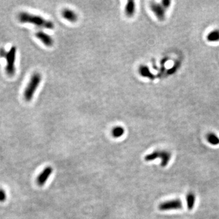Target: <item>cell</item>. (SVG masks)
<instances>
[{
  "mask_svg": "<svg viewBox=\"0 0 219 219\" xmlns=\"http://www.w3.org/2000/svg\"><path fill=\"white\" fill-rule=\"evenodd\" d=\"M186 202L188 210H192L195 203V195L193 192H189L188 194L186 196Z\"/></svg>",
  "mask_w": 219,
  "mask_h": 219,
  "instance_id": "11",
  "label": "cell"
},
{
  "mask_svg": "<svg viewBox=\"0 0 219 219\" xmlns=\"http://www.w3.org/2000/svg\"><path fill=\"white\" fill-rule=\"evenodd\" d=\"M53 171V169L51 167L48 166L46 167L43 171L40 173L37 178V184L40 186H43L47 183L48 178L51 176Z\"/></svg>",
  "mask_w": 219,
  "mask_h": 219,
  "instance_id": "6",
  "label": "cell"
},
{
  "mask_svg": "<svg viewBox=\"0 0 219 219\" xmlns=\"http://www.w3.org/2000/svg\"><path fill=\"white\" fill-rule=\"evenodd\" d=\"M183 208V203L180 199H173L160 203L158 209L162 211L180 210Z\"/></svg>",
  "mask_w": 219,
  "mask_h": 219,
  "instance_id": "5",
  "label": "cell"
},
{
  "mask_svg": "<svg viewBox=\"0 0 219 219\" xmlns=\"http://www.w3.org/2000/svg\"><path fill=\"white\" fill-rule=\"evenodd\" d=\"M135 12V4L134 1H129L125 7V13L128 17H132Z\"/></svg>",
  "mask_w": 219,
  "mask_h": 219,
  "instance_id": "10",
  "label": "cell"
},
{
  "mask_svg": "<svg viewBox=\"0 0 219 219\" xmlns=\"http://www.w3.org/2000/svg\"><path fill=\"white\" fill-rule=\"evenodd\" d=\"M151 9L155 15L160 21H162L165 19V10L162 5L157 3H152L150 5Z\"/></svg>",
  "mask_w": 219,
  "mask_h": 219,
  "instance_id": "7",
  "label": "cell"
},
{
  "mask_svg": "<svg viewBox=\"0 0 219 219\" xmlns=\"http://www.w3.org/2000/svg\"><path fill=\"white\" fill-rule=\"evenodd\" d=\"M171 3V2L170 1H163L162 2V6L164 9L167 8L169 7Z\"/></svg>",
  "mask_w": 219,
  "mask_h": 219,
  "instance_id": "18",
  "label": "cell"
},
{
  "mask_svg": "<svg viewBox=\"0 0 219 219\" xmlns=\"http://www.w3.org/2000/svg\"><path fill=\"white\" fill-rule=\"evenodd\" d=\"M17 56V48L14 46L10 49L8 52L6 60L7 65L6 67V71L8 74L10 76H13L15 74V60Z\"/></svg>",
  "mask_w": 219,
  "mask_h": 219,
  "instance_id": "4",
  "label": "cell"
},
{
  "mask_svg": "<svg viewBox=\"0 0 219 219\" xmlns=\"http://www.w3.org/2000/svg\"><path fill=\"white\" fill-rule=\"evenodd\" d=\"M7 54H8V52L4 48L0 49V57L2 58H6Z\"/></svg>",
  "mask_w": 219,
  "mask_h": 219,
  "instance_id": "17",
  "label": "cell"
},
{
  "mask_svg": "<svg viewBox=\"0 0 219 219\" xmlns=\"http://www.w3.org/2000/svg\"><path fill=\"white\" fill-rule=\"evenodd\" d=\"M139 73L142 76L148 77L149 79H153V75L150 72L148 67L145 66H141L139 69Z\"/></svg>",
  "mask_w": 219,
  "mask_h": 219,
  "instance_id": "13",
  "label": "cell"
},
{
  "mask_svg": "<svg viewBox=\"0 0 219 219\" xmlns=\"http://www.w3.org/2000/svg\"><path fill=\"white\" fill-rule=\"evenodd\" d=\"M206 139L208 143L212 145H217L219 144V138L216 134H212V133L208 134L206 136Z\"/></svg>",
  "mask_w": 219,
  "mask_h": 219,
  "instance_id": "14",
  "label": "cell"
},
{
  "mask_svg": "<svg viewBox=\"0 0 219 219\" xmlns=\"http://www.w3.org/2000/svg\"><path fill=\"white\" fill-rule=\"evenodd\" d=\"M62 17L68 21L74 23L77 21V15L72 10L65 9L62 12Z\"/></svg>",
  "mask_w": 219,
  "mask_h": 219,
  "instance_id": "9",
  "label": "cell"
},
{
  "mask_svg": "<svg viewBox=\"0 0 219 219\" xmlns=\"http://www.w3.org/2000/svg\"><path fill=\"white\" fill-rule=\"evenodd\" d=\"M171 153L165 150H156L152 153L147 154L145 156L144 160L145 162H152L157 158L162 160L161 166L162 167L167 166L171 159Z\"/></svg>",
  "mask_w": 219,
  "mask_h": 219,
  "instance_id": "3",
  "label": "cell"
},
{
  "mask_svg": "<svg viewBox=\"0 0 219 219\" xmlns=\"http://www.w3.org/2000/svg\"><path fill=\"white\" fill-rule=\"evenodd\" d=\"M6 199V194L3 189H0V201L3 202Z\"/></svg>",
  "mask_w": 219,
  "mask_h": 219,
  "instance_id": "16",
  "label": "cell"
},
{
  "mask_svg": "<svg viewBox=\"0 0 219 219\" xmlns=\"http://www.w3.org/2000/svg\"><path fill=\"white\" fill-rule=\"evenodd\" d=\"M41 81V76L38 73H34L31 76L23 93L24 98L26 101L29 102L33 99V97L38 88V86L40 85Z\"/></svg>",
  "mask_w": 219,
  "mask_h": 219,
  "instance_id": "2",
  "label": "cell"
},
{
  "mask_svg": "<svg viewBox=\"0 0 219 219\" xmlns=\"http://www.w3.org/2000/svg\"><path fill=\"white\" fill-rule=\"evenodd\" d=\"M125 132V130L123 127L116 126L114 127L112 130V134L114 138H121Z\"/></svg>",
  "mask_w": 219,
  "mask_h": 219,
  "instance_id": "12",
  "label": "cell"
},
{
  "mask_svg": "<svg viewBox=\"0 0 219 219\" xmlns=\"http://www.w3.org/2000/svg\"><path fill=\"white\" fill-rule=\"evenodd\" d=\"M36 36L46 47H51L53 45L54 40L49 35H48V34L43 31H38L37 32H36Z\"/></svg>",
  "mask_w": 219,
  "mask_h": 219,
  "instance_id": "8",
  "label": "cell"
},
{
  "mask_svg": "<svg viewBox=\"0 0 219 219\" xmlns=\"http://www.w3.org/2000/svg\"><path fill=\"white\" fill-rule=\"evenodd\" d=\"M19 19L22 23H29L40 28L52 29L54 28V25L49 20L43 18L41 16L34 15L26 12H21L19 15Z\"/></svg>",
  "mask_w": 219,
  "mask_h": 219,
  "instance_id": "1",
  "label": "cell"
},
{
  "mask_svg": "<svg viewBox=\"0 0 219 219\" xmlns=\"http://www.w3.org/2000/svg\"><path fill=\"white\" fill-rule=\"evenodd\" d=\"M207 39L211 42L219 41V30H215L211 32L208 34Z\"/></svg>",
  "mask_w": 219,
  "mask_h": 219,
  "instance_id": "15",
  "label": "cell"
}]
</instances>
